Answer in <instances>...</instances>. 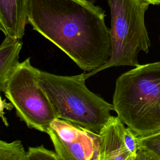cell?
<instances>
[{
	"mask_svg": "<svg viewBox=\"0 0 160 160\" xmlns=\"http://www.w3.org/2000/svg\"><path fill=\"white\" fill-rule=\"evenodd\" d=\"M114 111L138 138L160 131V61L139 65L120 75Z\"/></svg>",
	"mask_w": 160,
	"mask_h": 160,
	"instance_id": "cell-2",
	"label": "cell"
},
{
	"mask_svg": "<svg viewBox=\"0 0 160 160\" xmlns=\"http://www.w3.org/2000/svg\"><path fill=\"white\" fill-rule=\"evenodd\" d=\"M105 17L94 0H29L28 24L84 71L102 67L111 57Z\"/></svg>",
	"mask_w": 160,
	"mask_h": 160,
	"instance_id": "cell-1",
	"label": "cell"
},
{
	"mask_svg": "<svg viewBox=\"0 0 160 160\" xmlns=\"http://www.w3.org/2000/svg\"><path fill=\"white\" fill-rule=\"evenodd\" d=\"M61 160H98L100 137L67 121L55 119L47 133Z\"/></svg>",
	"mask_w": 160,
	"mask_h": 160,
	"instance_id": "cell-6",
	"label": "cell"
},
{
	"mask_svg": "<svg viewBox=\"0 0 160 160\" xmlns=\"http://www.w3.org/2000/svg\"><path fill=\"white\" fill-rule=\"evenodd\" d=\"M27 160H61L56 152L48 149L43 145L29 147L27 151Z\"/></svg>",
	"mask_w": 160,
	"mask_h": 160,
	"instance_id": "cell-11",
	"label": "cell"
},
{
	"mask_svg": "<svg viewBox=\"0 0 160 160\" xmlns=\"http://www.w3.org/2000/svg\"><path fill=\"white\" fill-rule=\"evenodd\" d=\"M122 138L124 145L128 150L132 154L136 155L140 147L139 138L128 127L124 128Z\"/></svg>",
	"mask_w": 160,
	"mask_h": 160,
	"instance_id": "cell-13",
	"label": "cell"
},
{
	"mask_svg": "<svg viewBox=\"0 0 160 160\" xmlns=\"http://www.w3.org/2000/svg\"><path fill=\"white\" fill-rule=\"evenodd\" d=\"M144 1H146L148 2L149 4H152V5H157L160 4V0H142Z\"/></svg>",
	"mask_w": 160,
	"mask_h": 160,
	"instance_id": "cell-16",
	"label": "cell"
},
{
	"mask_svg": "<svg viewBox=\"0 0 160 160\" xmlns=\"http://www.w3.org/2000/svg\"><path fill=\"white\" fill-rule=\"evenodd\" d=\"M124 124L118 116H111L99 131L100 149L98 160H132L134 156L124 145Z\"/></svg>",
	"mask_w": 160,
	"mask_h": 160,
	"instance_id": "cell-7",
	"label": "cell"
},
{
	"mask_svg": "<svg viewBox=\"0 0 160 160\" xmlns=\"http://www.w3.org/2000/svg\"><path fill=\"white\" fill-rule=\"evenodd\" d=\"M28 58L20 63L8 81L4 95L15 108L17 116L29 128L48 133L58 119L53 106L39 84V69Z\"/></svg>",
	"mask_w": 160,
	"mask_h": 160,
	"instance_id": "cell-5",
	"label": "cell"
},
{
	"mask_svg": "<svg viewBox=\"0 0 160 160\" xmlns=\"http://www.w3.org/2000/svg\"><path fill=\"white\" fill-rule=\"evenodd\" d=\"M132 160H160V158L144 147L140 146Z\"/></svg>",
	"mask_w": 160,
	"mask_h": 160,
	"instance_id": "cell-14",
	"label": "cell"
},
{
	"mask_svg": "<svg viewBox=\"0 0 160 160\" xmlns=\"http://www.w3.org/2000/svg\"><path fill=\"white\" fill-rule=\"evenodd\" d=\"M0 160H27V151H25L20 140L10 142L0 141Z\"/></svg>",
	"mask_w": 160,
	"mask_h": 160,
	"instance_id": "cell-10",
	"label": "cell"
},
{
	"mask_svg": "<svg viewBox=\"0 0 160 160\" xmlns=\"http://www.w3.org/2000/svg\"><path fill=\"white\" fill-rule=\"evenodd\" d=\"M29 0H0V29L5 36L22 39L28 24Z\"/></svg>",
	"mask_w": 160,
	"mask_h": 160,
	"instance_id": "cell-8",
	"label": "cell"
},
{
	"mask_svg": "<svg viewBox=\"0 0 160 160\" xmlns=\"http://www.w3.org/2000/svg\"><path fill=\"white\" fill-rule=\"evenodd\" d=\"M13 105L10 102V103H8L6 102V99H3L1 97V111H3L4 109H6V110H11L12 109Z\"/></svg>",
	"mask_w": 160,
	"mask_h": 160,
	"instance_id": "cell-15",
	"label": "cell"
},
{
	"mask_svg": "<svg viewBox=\"0 0 160 160\" xmlns=\"http://www.w3.org/2000/svg\"><path fill=\"white\" fill-rule=\"evenodd\" d=\"M84 72L61 76L39 70V84L50 100L58 118L96 133L108 122L112 104L91 91Z\"/></svg>",
	"mask_w": 160,
	"mask_h": 160,
	"instance_id": "cell-3",
	"label": "cell"
},
{
	"mask_svg": "<svg viewBox=\"0 0 160 160\" xmlns=\"http://www.w3.org/2000/svg\"><path fill=\"white\" fill-rule=\"evenodd\" d=\"M110 8L111 57L102 67L84 72L86 80L108 68L121 66L139 65L140 51L148 52L150 41L144 22V15L149 4L142 0H107Z\"/></svg>",
	"mask_w": 160,
	"mask_h": 160,
	"instance_id": "cell-4",
	"label": "cell"
},
{
	"mask_svg": "<svg viewBox=\"0 0 160 160\" xmlns=\"http://www.w3.org/2000/svg\"><path fill=\"white\" fill-rule=\"evenodd\" d=\"M21 39L5 36L0 46V90L4 92L8 81L21 62L19 55L22 46Z\"/></svg>",
	"mask_w": 160,
	"mask_h": 160,
	"instance_id": "cell-9",
	"label": "cell"
},
{
	"mask_svg": "<svg viewBox=\"0 0 160 160\" xmlns=\"http://www.w3.org/2000/svg\"><path fill=\"white\" fill-rule=\"evenodd\" d=\"M139 146L148 149L160 158V131L139 138Z\"/></svg>",
	"mask_w": 160,
	"mask_h": 160,
	"instance_id": "cell-12",
	"label": "cell"
}]
</instances>
